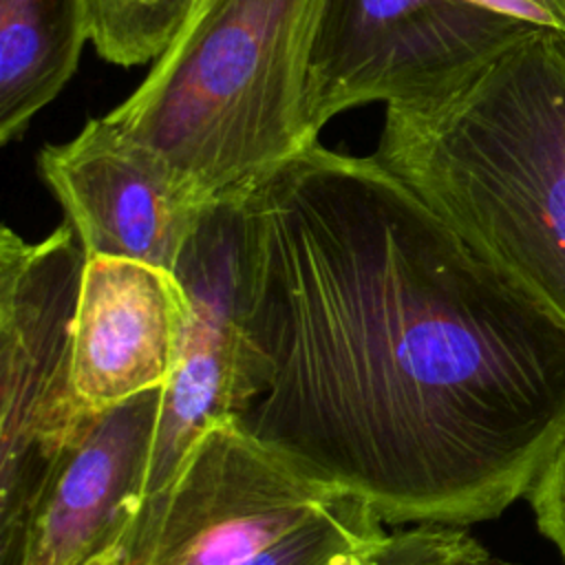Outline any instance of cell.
<instances>
[{
	"label": "cell",
	"instance_id": "obj_5",
	"mask_svg": "<svg viewBox=\"0 0 565 565\" xmlns=\"http://www.w3.org/2000/svg\"><path fill=\"white\" fill-rule=\"evenodd\" d=\"M539 26L472 0H327L302 108L318 137L369 102L430 95Z\"/></svg>",
	"mask_w": 565,
	"mask_h": 565
},
{
	"label": "cell",
	"instance_id": "obj_3",
	"mask_svg": "<svg viewBox=\"0 0 565 565\" xmlns=\"http://www.w3.org/2000/svg\"><path fill=\"white\" fill-rule=\"evenodd\" d=\"M327 0H199L146 79L106 117L207 203L318 143L302 108Z\"/></svg>",
	"mask_w": 565,
	"mask_h": 565
},
{
	"label": "cell",
	"instance_id": "obj_18",
	"mask_svg": "<svg viewBox=\"0 0 565 565\" xmlns=\"http://www.w3.org/2000/svg\"><path fill=\"white\" fill-rule=\"evenodd\" d=\"M486 565H510V563H503V561H499V558H494V556H490V561L486 563Z\"/></svg>",
	"mask_w": 565,
	"mask_h": 565
},
{
	"label": "cell",
	"instance_id": "obj_9",
	"mask_svg": "<svg viewBox=\"0 0 565 565\" xmlns=\"http://www.w3.org/2000/svg\"><path fill=\"white\" fill-rule=\"evenodd\" d=\"M159 391L93 413L53 463L11 565H90L115 554L146 499Z\"/></svg>",
	"mask_w": 565,
	"mask_h": 565
},
{
	"label": "cell",
	"instance_id": "obj_1",
	"mask_svg": "<svg viewBox=\"0 0 565 565\" xmlns=\"http://www.w3.org/2000/svg\"><path fill=\"white\" fill-rule=\"evenodd\" d=\"M234 196V419L388 525L525 497L565 435V322L375 157L313 143Z\"/></svg>",
	"mask_w": 565,
	"mask_h": 565
},
{
	"label": "cell",
	"instance_id": "obj_10",
	"mask_svg": "<svg viewBox=\"0 0 565 565\" xmlns=\"http://www.w3.org/2000/svg\"><path fill=\"white\" fill-rule=\"evenodd\" d=\"M190 298L174 271L113 256H86L73 320V386L97 413L170 380Z\"/></svg>",
	"mask_w": 565,
	"mask_h": 565
},
{
	"label": "cell",
	"instance_id": "obj_6",
	"mask_svg": "<svg viewBox=\"0 0 565 565\" xmlns=\"http://www.w3.org/2000/svg\"><path fill=\"white\" fill-rule=\"evenodd\" d=\"M340 497L225 419L143 503L113 556L124 565H238Z\"/></svg>",
	"mask_w": 565,
	"mask_h": 565
},
{
	"label": "cell",
	"instance_id": "obj_2",
	"mask_svg": "<svg viewBox=\"0 0 565 565\" xmlns=\"http://www.w3.org/2000/svg\"><path fill=\"white\" fill-rule=\"evenodd\" d=\"M373 157L565 322V38L534 29L415 99Z\"/></svg>",
	"mask_w": 565,
	"mask_h": 565
},
{
	"label": "cell",
	"instance_id": "obj_12",
	"mask_svg": "<svg viewBox=\"0 0 565 565\" xmlns=\"http://www.w3.org/2000/svg\"><path fill=\"white\" fill-rule=\"evenodd\" d=\"M199 0H86L90 42L106 62L135 66L157 60Z\"/></svg>",
	"mask_w": 565,
	"mask_h": 565
},
{
	"label": "cell",
	"instance_id": "obj_11",
	"mask_svg": "<svg viewBox=\"0 0 565 565\" xmlns=\"http://www.w3.org/2000/svg\"><path fill=\"white\" fill-rule=\"evenodd\" d=\"M90 40L86 0H0V141L20 137L73 77Z\"/></svg>",
	"mask_w": 565,
	"mask_h": 565
},
{
	"label": "cell",
	"instance_id": "obj_13",
	"mask_svg": "<svg viewBox=\"0 0 565 565\" xmlns=\"http://www.w3.org/2000/svg\"><path fill=\"white\" fill-rule=\"evenodd\" d=\"M386 534L384 523L364 501L340 497L238 565H333Z\"/></svg>",
	"mask_w": 565,
	"mask_h": 565
},
{
	"label": "cell",
	"instance_id": "obj_4",
	"mask_svg": "<svg viewBox=\"0 0 565 565\" xmlns=\"http://www.w3.org/2000/svg\"><path fill=\"white\" fill-rule=\"evenodd\" d=\"M86 254L68 223L40 241L0 234V556L88 413L73 386V320Z\"/></svg>",
	"mask_w": 565,
	"mask_h": 565
},
{
	"label": "cell",
	"instance_id": "obj_7",
	"mask_svg": "<svg viewBox=\"0 0 565 565\" xmlns=\"http://www.w3.org/2000/svg\"><path fill=\"white\" fill-rule=\"evenodd\" d=\"M38 172L88 258H130L174 271L212 205L106 115L64 143H46Z\"/></svg>",
	"mask_w": 565,
	"mask_h": 565
},
{
	"label": "cell",
	"instance_id": "obj_15",
	"mask_svg": "<svg viewBox=\"0 0 565 565\" xmlns=\"http://www.w3.org/2000/svg\"><path fill=\"white\" fill-rule=\"evenodd\" d=\"M525 499L534 512L536 527L556 545L565 561V435L545 457Z\"/></svg>",
	"mask_w": 565,
	"mask_h": 565
},
{
	"label": "cell",
	"instance_id": "obj_17",
	"mask_svg": "<svg viewBox=\"0 0 565 565\" xmlns=\"http://www.w3.org/2000/svg\"><path fill=\"white\" fill-rule=\"evenodd\" d=\"M90 565H124V563H119L113 554H108V556H104V558H97V561H93Z\"/></svg>",
	"mask_w": 565,
	"mask_h": 565
},
{
	"label": "cell",
	"instance_id": "obj_14",
	"mask_svg": "<svg viewBox=\"0 0 565 565\" xmlns=\"http://www.w3.org/2000/svg\"><path fill=\"white\" fill-rule=\"evenodd\" d=\"M488 550L463 525L422 523L349 552L333 565H486Z\"/></svg>",
	"mask_w": 565,
	"mask_h": 565
},
{
	"label": "cell",
	"instance_id": "obj_8",
	"mask_svg": "<svg viewBox=\"0 0 565 565\" xmlns=\"http://www.w3.org/2000/svg\"><path fill=\"white\" fill-rule=\"evenodd\" d=\"M236 196H223L205 210L174 269L190 311L174 371L161 388L143 503L168 488L205 430L236 415L245 362L236 311Z\"/></svg>",
	"mask_w": 565,
	"mask_h": 565
},
{
	"label": "cell",
	"instance_id": "obj_16",
	"mask_svg": "<svg viewBox=\"0 0 565 565\" xmlns=\"http://www.w3.org/2000/svg\"><path fill=\"white\" fill-rule=\"evenodd\" d=\"M497 13L516 18L565 38V0H472Z\"/></svg>",
	"mask_w": 565,
	"mask_h": 565
}]
</instances>
